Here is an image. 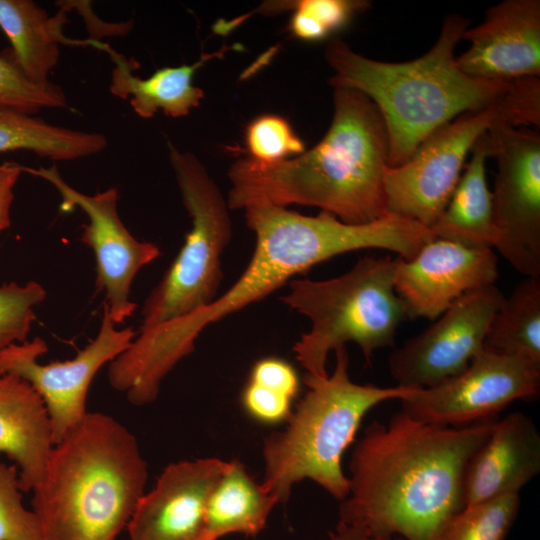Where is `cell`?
<instances>
[{"label": "cell", "mask_w": 540, "mask_h": 540, "mask_svg": "<svg viewBox=\"0 0 540 540\" xmlns=\"http://www.w3.org/2000/svg\"><path fill=\"white\" fill-rule=\"evenodd\" d=\"M495 421L439 426L401 410L387 423L372 422L350 458L340 522L364 529L369 540H438L465 506L466 468Z\"/></svg>", "instance_id": "obj_1"}, {"label": "cell", "mask_w": 540, "mask_h": 540, "mask_svg": "<svg viewBox=\"0 0 540 540\" xmlns=\"http://www.w3.org/2000/svg\"><path fill=\"white\" fill-rule=\"evenodd\" d=\"M244 210L255 247L236 282L205 308L138 336V355L153 373L167 375L194 351L206 327L267 297L321 262L370 248L410 259L426 241L422 225L393 214L366 224H348L323 211L306 216L268 204Z\"/></svg>", "instance_id": "obj_2"}, {"label": "cell", "mask_w": 540, "mask_h": 540, "mask_svg": "<svg viewBox=\"0 0 540 540\" xmlns=\"http://www.w3.org/2000/svg\"><path fill=\"white\" fill-rule=\"evenodd\" d=\"M333 89L332 122L314 147L275 163L248 157L230 167L229 209L298 204L320 208L348 224L370 223L387 214L385 122L360 91Z\"/></svg>", "instance_id": "obj_3"}, {"label": "cell", "mask_w": 540, "mask_h": 540, "mask_svg": "<svg viewBox=\"0 0 540 540\" xmlns=\"http://www.w3.org/2000/svg\"><path fill=\"white\" fill-rule=\"evenodd\" d=\"M469 24L463 16L448 15L432 48L400 63L367 58L338 39L328 44L330 85L360 91L378 108L388 133L389 167L405 163L444 124L497 101L512 83L475 78L457 67L454 51Z\"/></svg>", "instance_id": "obj_4"}, {"label": "cell", "mask_w": 540, "mask_h": 540, "mask_svg": "<svg viewBox=\"0 0 540 540\" xmlns=\"http://www.w3.org/2000/svg\"><path fill=\"white\" fill-rule=\"evenodd\" d=\"M148 478L134 434L111 415L87 412L55 444L32 498L42 540H115Z\"/></svg>", "instance_id": "obj_5"}, {"label": "cell", "mask_w": 540, "mask_h": 540, "mask_svg": "<svg viewBox=\"0 0 540 540\" xmlns=\"http://www.w3.org/2000/svg\"><path fill=\"white\" fill-rule=\"evenodd\" d=\"M336 364L324 378L305 373L307 391L282 432L263 442L262 485L284 503L293 484L310 479L338 500L349 494L341 462L366 413L379 403L401 400L415 388L357 384L348 373L346 346L335 350Z\"/></svg>", "instance_id": "obj_6"}, {"label": "cell", "mask_w": 540, "mask_h": 540, "mask_svg": "<svg viewBox=\"0 0 540 540\" xmlns=\"http://www.w3.org/2000/svg\"><path fill=\"white\" fill-rule=\"evenodd\" d=\"M394 275L395 259L364 257L340 276L289 282L282 302L310 321L293 346L306 373L328 376L329 353L348 342L356 343L367 361L374 351L394 346L397 328L407 317Z\"/></svg>", "instance_id": "obj_7"}, {"label": "cell", "mask_w": 540, "mask_h": 540, "mask_svg": "<svg viewBox=\"0 0 540 540\" xmlns=\"http://www.w3.org/2000/svg\"><path fill=\"white\" fill-rule=\"evenodd\" d=\"M498 123L539 126L540 77L513 80L497 101L444 124L405 163L388 167L384 176L386 213L430 229L459 181L466 156L481 135Z\"/></svg>", "instance_id": "obj_8"}, {"label": "cell", "mask_w": 540, "mask_h": 540, "mask_svg": "<svg viewBox=\"0 0 540 540\" xmlns=\"http://www.w3.org/2000/svg\"><path fill=\"white\" fill-rule=\"evenodd\" d=\"M191 229L177 256L142 307L139 331L172 322L210 305L223 279L222 254L232 238L229 207L196 156L168 143Z\"/></svg>", "instance_id": "obj_9"}, {"label": "cell", "mask_w": 540, "mask_h": 540, "mask_svg": "<svg viewBox=\"0 0 540 540\" xmlns=\"http://www.w3.org/2000/svg\"><path fill=\"white\" fill-rule=\"evenodd\" d=\"M487 134L497 162L491 191L499 235L495 248L525 277L540 276V136L506 123Z\"/></svg>", "instance_id": "obj_10"}, {"label": "cell", "mask_w": 540, "mask_h": 540, "mask_svg": "<svg viewBox=\"0 0 540 540\" xmlns=\"http://www.w3.org/2000/svg\"><path fill=\"white\" fill-rule=\"evenodd\" d=\"M136 335L130 327L117 329L104 304L97 336L74 358L39 363L48 347L45 340L35 337L0 352V374L22 378L41 396L51 420L53 441L57 444L87 414V393L97 372L124 352Z\"/></svg>", "instance_id": "obj_11"}, {"label": "cell", "mask_w": 540, "mask_h": 540, "mask_svg": "<svg viewBox=\"0 0 540 540\" xmlns=\"http://www.w3.org/2000/svg\"><path fill=\"white\" fill-rule=\"evenodd\" d=\"M540 366L484 347L459 374L428 388H415L402 398L410 417L439 426H464L494 418L515 400L535 398Z\"/></svg>", "instance_id": "obj_12"}, {"label": "cell", "mask_w": 540, "mask_h": 540, "mask_svg": "<svg viewBox=\"0 0 540 540\" xmlns=\"http://www.w3.org/2000/svg\"><path fill=\"white\" fill-rule=\"evenodd\" d=\"M22 171L53 185L61 196L62 209L78 207L87 215L88 223L82 226L80 240L95 255L97 291L105 293L104 304L113 323L125 322L137 308L129 297L132 282L140 269L160 256L159 247L137 240L125 227L118 213L116 188L88 195L67 184L54 165H22Z\"/></svg>", "instance_id": "obj_13"}, {"label": "cell", "mask_w": 540, "mask_h": 540, "mask_svg": "<svg viewBox=\"0 0 540 540\" xmlns=\"http://www.w3.org/2000/svg\"><path fill=\"white\" fill-rule=\"evenodd\" d=\"M503 299L495 284L471 290L424 331L394 349L388 366L397 386L428 388L462 372L483 348Z\"/></svg>", "instance_id": "obj_14"}, {"label": "cell", "mask_w": 540, "mask_h": 540, "mask_svg": "<svg viewBox=\"0 0 540 540\" xmlns=\"http://www.w3.org/2000/svg\"><path fill=\"white\" fill-rule=\"evenodd\" d=\"M492 248L471 247L435 237L411 259H395V290L409 318L434 321L465 293L495 284Z\"/></svg>", "instance_id": "obj_15"}, {"label": "cell", "mask_w": 540, "mask_h": 540, "mask_svg": "<svg viewBox=\"0 0 540 540\" xmlns=\"http://www.w3.org/2000/svg\"><path fill=\"white\" fill-rule=\"evenodd\" d=\"M462 39L470 46L455 62L469 76L504 81L540 77L539 0H504L491 6Z\"/></svg>", "instance_id": "obj_16"}, {"label": "cell", "mask_w": 540, "mask_h": 540, "mask_svg": "<svg viewBox=\"0 0 540 540\" xmlns=\"http://www.w3.org/2000/svg\"><path fill=\"white\" fill-rule=\"evenodd\" d=\"M227 465L203 458L165 467L126 526L129 540H198L208 498Z\"/></svg>", "instance_id": "obj_17"}, {"label": "cell", "mask_w": 540, "mask_h": 540, "mask_svg": "<svg viewBox=\"0 0 540 540\" xmlns=\"http://www.w3.org/2000/svg\"><path fill=\"white\" fill-rule=\"evenodd\" d=\"M540 473V433L522 413L496 420L464 477V503L471 505L520 490Z\"/></svg>", "instance_id": "obj_18"}, {"label": "cell", "mask_w": 540, "mask_h": 540, "mask_svg": "<svg viewBox=\"0 0 540 540\" xmlns=\"http://www.w3.org/2000/svg\"><path fill=\"white\" fill-rule=\"evenodd\" d=\"M54 445L41 396L22 378L0 374V453L16 465L22 491L40 482Z\"/></svg>", "instance_id": "obj_19"}, {"label": "cell", "mask_w": 540, "mask_h": 540, "mask_svg": "<svg viewBox=\"0 0 540 540\" xmlns=\"http://www.w3.org/2000/svg\"><path fill=\"white\" fill-rule=\"evenodd\" d=\"M93 48L107 53L114 64L109 86L111 94L129 100L134 112L144 119L153 117L158 111L173 118L187 116L199 106L204 96L203 90L193 84L195 72L231 50V47L223 46L213 53H203L193 64L163 67L142 79L133 74L132 63L110 45L94 40Z\"/></svg>", "instance_id": "obj_20"}, {"label": "cell", "mask_w": 540, "mask_h": 540, "mask_svg": "<svg viewBox=\"0 0 540 540\" xmlns=\"http://www.w3.org/2000/svg\"><path fill=\"white\" fill-rule=\"evenodd\" d=\"M66 12L61 6L54 16H49L31 0H0V28L11 45L10 59L34 83L50 81L61 44L92 47V39L75 40L63 34L68 22Z\"/></svg>", "instance_id": "obj_21"}, {"label": "cell", "mask_w": 540, "mask_h": 540, "mask_svg": "<svg viewBox=\"0 0 540 540\" xmlns=\"http://www.w3.org/2000/svg\"><path fill=\"white\" fill-rule=\"evenodd\" d=\"M487 132L474 144L464 173L430 228L435 237L479 248H493L498 242L492 192L486 181L485 164L491 157Z\"/></svg>", "instance_id": "obj_22"}, {"label": "cell", "mask_w": 540, "mask_h": 540, "mask_svg": "<svg viewBox=\"0 0 540 540\" xmlns=\"http://www.w3.org/2000/svg\"><path fill=\"white\" fill-rule=\"evenodd\" d=\"M277 503L240 461L228 462L208 498L198 540H218L232 533L256 536Z\"/></svg>", "instance_id": "obj_23"}, {"label": "cell", "mask_w": 540, "mask_h": 540, "mask_svg": "<svg viewBox=\"0 0 540 540\" xmlns=\"http://www.w3.org/2000/svg\"><path fill=\"white\" fill-rule=\"evenodd\" d=\"M107 144L102 133L74 130L0 108V153L23 150L53 161H70L97 154Z\"/></svg>", "instance_id": "obj_24"}, {"label": "cell", "mask_w": 540, "mask_h": 540, "mask_svg": "<svg viewBox=\"0 0 540 540\" xmlns=\"http://www.w3.org/2000/svg\"><path fill=\"white\" fill-rule=\"evenodd\" d=\"M483 347L540 366V276L525 277L504 297Z\"/></svg>", "instance_id": "obj_25"}, {"label": "cell", "mask_w": 540, "mask_h": 540, "mask_svg": "<svg viewBox=\"0 0 540 540\" xmlns=\"http://www.w3.org/2000/svg\"><path fill=\"white\" fill-rule=\"evenodd\" d=\"M519 495L465 505L448 520L438 540H505L519 512Z\"/></svg>", "instance_id": "obj_26"}, {"label": "cell", "mask_w": 540, "mask_h": 540, "mask_svg": "<svg viewBox=\"0 0 540 540\" xmlns=\"http://www.w3.org/2000/svg\"><path fill=\"white\" fill-rule=\"evenodd\" d=\"M293 10L289 30L304 41H319L346 27L369 6L362 0H299L284 2Z\"/></svg>", "instance_id": "obj_27"}, {"label": "cell", "mask_w": 540, "mask_h": 540, "mask_svg": "<svg viewBox=\"0 0 540 540\" xmlns=\"http://www.w3.org/2000/svg\"><path fill=\"white\" fill-rule=\"evenodd\" d=\"M67 104L59 85L30 81L10 58L0 55V108L35 115L43 109L66 108Z\"/></svg>", "instance_id": "obj_28"}, {"label": "cell", "mask_w": 540, "mask_h": 540, "mask_svg": "<svg viewBox=\"0 0 540 540\" xmlns=\"http://www.w3.org/2000/svg\"><path fill=\"white\" fill-rule=\"evenodd\" d=\"M46 294L45 288L33 280L0 285V352L27 340L36 319L34 309L45 300Z\"/></svg>", "instance_id": "obj_29"}, {"label": "cell", "mask_w": 540, "mask_h": 540, "mask_svg": "<svg viewBox=\"0 0 540 540\" xmlns=\"http://www.w3.org/2000/svg\"><path fill=\"white\" fill-rule=\"evenodd\" d=\"M245 143L249 158L266 164L289 159L306 150L290 123L274 114L253 119L246 128Z\"/></svg>", "instance_id": "obj_30"}, {"label": "cell", "mask_w": 540, "mask_h": 540, "mask_svg": "<svg viewBox=\"0 0 540 540\" xmlns=\"http://www.w3.org/2000/svg\"><path fill=\"white\" fill-rule=\"evenodd\" d=\"M15 464L0 461V540H42L35 513L24 507Z\"/></svg>", "instance_id": "obj_31"}, {"label": "cell", "mask_w": 540, "mask_h": 540, "mask_svg": "<svg viewBox=\"0 0 540 540\" xmlns=\"http://www.w3.org/2000/svg\"><path fill=\"white\" fill-rule=\"evenodd\" d=\"M241 402L249 416L265 424L288 421L292 414L291 398L252 381L243 389Z\"/></svg>", "instance_id": "obj_32"}, {"label": "cell", "mask_w": 540, "mask_h": 540, "mask_svg": "<svg viewBox=\"0 0 540 540\" xmlns=\"http://www.w3.org/2000/svg\"><path fill=\"white\" fill-rule=\"evenodd\" d=\"M249 381L277 390L292 400L300 388L297 371L290 363L277 357L258 360L251 369Z\"/></svg>", "instance_id": "obj_33"}, {"label": "cell", "mask_w": 540, "mask_h": 540, "mask_svg": "<svg viewBox=\"0 0 540 540\" xmlns=\"http://www.w3.org/2000/svg\"><path fill=\"white\" fill-rule=\"evenodd\" d=\"M22 173V164L12 161L0 164V233L11 225L14 188Z\"/></svg>", "instance_id": "obj_34"}, {"label": "cell", "mask_w": 540, "mask_h": 540, "mask_svg": "<svg viewBox=\"0 0 540 540\" xmlns=\"http://www.w3.org/2000/svg\"><path fill=\"white\" fill-rule=\"evenodd\" d=\"M330 540H369L368 534L362 528L351 526L339 521Z\"/></svg>", "instance_id": "obj_35"}, {"label": "cell", "mask_w": 540, "mask_h": 540, "mask_svg": "<svg viewBox=\"0 0 540 540\" xmlns=\"http://www.w3.org/2000/svg\"><path fill=\"white\" fill-rule=\"evenodd\" d=\"M391 540H403L402 538H399V537H394L392 538Z\"/></svg>", "instance_id": "obj_36"}]
</instances>
